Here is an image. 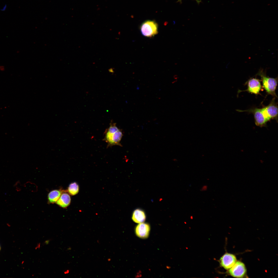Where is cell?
Listing matches in <instances>:
<instances>
[{
  "instance_id": "cell-1",
  "label": "cell",
  "mask_w": 278,
  "mask_h": 278,
  "mask_svg": "<svg viewBox=\"0 0 278 278\" xmlns=\"http://www.w3.org/2000/svg\"><path fill=\"white\" fill-rule=\"evenodd\" d=\"M257 75L261 77L262 88L267 94L277 98L275 91L277 84V77L276 78L269 77L267 76L266 72L262 68L260 69Z\"/></svg>"
},
{
  "instance_id": "cell-2",
  "label": "cell",
  "mask_w": 278,
  "mask_h": 278,
  "mask_svg": "<svg viewBox=\"0 0 278 278\" xmlns=\"http://www.w3.org/2000/svg\"><path fill=\"white\" fill-rule=\"evenodd\" d=\"M140 29L142 34L146 37H152L158 33V24L153 21H145L141 25Z\"/></svg>"
},
{
  "instance_id": "cell-3",
  "label": "cell",
  "mask_w": 278,
  "mask_h": 278,
  "mask_svg": "<svg viewBox=\"0 0 278 278\" xmlns=\"http://www.w3.org/2000/svg\"><path fill=\"white\" fill-rule=\"evenodd\" d=\"M275 99L274 97L268 105L262 108L264 115L268 121L271 119H274L277 121L278 106L275 101Z\"/></svg>"
},
{
  "instance_id": "cell-4",
  "label": "cell",
  "mask_w": 278,
  "mask_h": 278,
  "mask_svg": "<svg viewBox=\"0 0 278 278\" xmlns=\"http://www.w3.org/2000/svg\"><path fill=\"white\" fill-rule=\"evenodd\" d=\"M236 110L239 112H246L253 114L255 124L257 126L260 127L266 126L268 121L264 115L262 108H254L245 110Z\"/></svg>"
},
{
  "instance_id": "cell-5",
  "label": "cell",
  "mask_w": 278,
  "mask_h": 278,
  "mask_svg": "<svg viewBox=\"0 0 278 278\" xmlns=\"http://www.w3.org/2000/svg\"><path fill=\"white\" fill-rule=\"evenodd\" d=\"M260 82V80L255 77L250 78L245 84V85H247V89L243 91L239 90L238 92V94L241 92L247 91L256 95L260 94V92L262 91L263 89Z\"/></svg>"
},
{
  "instance_id": "cell-6",
  "label": "cell",
  "mask_w": 278,
  "mask_h": 278,
  "mask_svg": "<svg viewBox=\"0 0 278 278\" xmlns=\"http://www.w3.org/2000/svg\"><path fill=\"white\" fill-rule=\"evenodd\" d=\"M123 136L121 130L120 129L117 132L112 133L105 131L103 140L107 143L108 147L114 145L121 146L120 142Z\"/></svg>"
},
{
  "instance_id": "cell-7",
  "label": "cell",
  "mask_w": 278,
  "mask_h": 278,
  "mask_svg": "<svg viewBox=\"0 0 278 278\" xmlns=\"http://www.w3.org/2000/svg\"><path fill=\"white\" fill-rule=\"evenodd\" d=\"M246 272L245 264L239 261H237L229 270V273L231 276L238 278L243 277Z\"/></svg>"
},
{
  "instance_id": "cell-8",
  "label": "cell",
  "mask_w": 278,
  "mask_h": 278,
  "mask_svg": "<svg viewBox=\"0 0 278 278\" xmlns=\"http://www.w3.org/2000/svg\"><path fill=\"white\" fill-rule=\"evenodd\" d=\"M221 265L226 270L231 268L237 262L235 256L232 254L226 253L220 259Z\"/></svg>"
},
{
  "instance_id": "cell-9",
  "label": "cell",
  "mask_w": 278,
  "mask_h": 278,
  "mask_svg": "<svg viewBox=\"0 0 278 278\" xmlns=\"http://www.w3.org/2000/svg\"><path fill=\"white\" fill-rule=\"evenodd\" d=\"M150 230V225L147 223L143 222L139 223L135 228L136 235L142 238H147L149 234Z\"/></svg>"
},
{
  "instance_id": "cell-10",
  "label": "cell",
  "mask_w": 278,
  "mask_h": 278,
  "mask_svg": "<svg viewBox=\"0 0 278 278\" xmlns=\"http://www.w3.org/2000/svg\"><path fill=\"white\" fill-rule=\"evenodd\" d=\"M71 198L69 194L64 192L60 195L56 203L58 205L63 208H66L70 204Z\"/></svg>"
},
{
  "instance_id": "cell-11",
  "label": "cell",
  "mask_w": 278,
  "mask_h": 278,
  "mask_svg": "<svg viewBox=\"0 0 278 278\" xmlns=\"http://www.w3.org/2000/svg\"><path fill=\"white\" fill-rule=\"evenodd\" d=\"M146 218V215L144 211L139 209L135 210L133 212L132 219L133 221L137 223L143 222Z\"/></svg>"
},
{
  "instance_id": "cell-12",
  "label": "cell",
  "mask_w": 278,
  "mask_h": 278,
  "mask_svg": "<svg viewBox=\"0 0 278 278\" xmlns=\"http://www.w3.org/2000/svg\"><path fill=\"white\" fill-rule=\"evenodd\" d=\"M63 191L55 189L50 191L48 194V199L49 203L53 204L56 202L59 199Z\"/></svg>"
},
{
  "instance_id": "cell-13",
  "label": "cell",
  "mask_w": 278,
  "mask_h": 278,
  "mask_svg": "<svg viewBox=\"0 0 278 278\" xmlns=\"http://www.w3.org/2000/svg\"><path fill=\"white\" fill-rule=\"evenodd\" d=\"M79 187L78 184L76 182H74L70 184L67 189L68 193L72 195H74L79 192Z\"/></svg>"
},
{
  "instance_id": "cell-14",
  "label": "cell",
  "mask_w": 278,
  "mask_h": 278,
  "mask_svg": "<svg viewBox=\"0 0 278 278\" xmlns=\"http://www.w3.org/2000/svg\"><path fill=\"white\" fill-rule=\"evenodd\" d=\"M118 129L114 123L111 122L109 127L106 130V131L110 133H114L117 131Z\"/></svg>"
},
{
  "instance_id": "cell-15",
  "label": "cell",
  "mask_w": 278,
  "mask_h": 278,
  "mask_svg": "<svg viewBox=\"0 0 278 278\" xmlns=\"http://www.w3.org/2000/svg\"><path fill=\"white\" fill-rule=\"evenodd\" d=\"M40 247V243H39L37 244V246L35 247V249L36 250L37 249H39Z\"/></svg>"
},
{
  "instance_id": "cell-16",
  "label": "cell",
  "mask_w": 278,
  "mask_h": 278,
  "mask_svg": "<svg viewBox=\"0 0 278 278\" xmlns=\"http://www.w3.org/2000/svg\"><path fill=\"white\" fill-rule=\"evenodd\" d=\"M5 70V67L3 65H0V70L1 71H4Z\"/></svg>"
},
{
  "instance_id": "cell-17",
  "label": "cell",
  "mask_w": 278,
  "mask_h": 278,
  "mask_svg": "<svg viewBox=\"0 0 278 278\" xmlns=\"http://www.w3.org/2000/svg\"><path fill=\"white\" fill-rule=\"evenodd\" d=\"M50 241L49 240H47L45 241L44 243L46 245H48L49 244Z\"/></svg>"
},
{
  "instance_id": "cell-18",
  "label": "cell",
  "mask_w": 278,
  "mask_h": 278,
  "mask_svg": "<svg viewBox=\"0 0 278 278\" xmlns=\"http://www.w3.org/2000/svg\"><path fill=\"white\" fill-rule=\"evenodd\" d=\"M69 270H67L66 271H65L64 272V274H66L68 273H69Z\"/></svg>"
},
{
  "instance_id": "cell-19",
  "label": "cell",
  "mask_w": 278,
  "mask_h": 278,
  "mask_svg": "<svg viewBox=\"0 0 278 278\" xmlns=\"http://www.w3.org/2000/svg\"><path fill=\"white\" fill-rule=\"evenodd\" d=\"M6 5L5 6H4V7L1 10L2 11H4L5 10L6 8Z\"/></svg>"
},
{
  "instance_id": "cell-20",
  "label": "cell",
  "mask_w": 278,
  "mask_h": 278,
  "mask_svg": "<svg viewBox=\"0 0 278 278\" xmlns=\"http://www.w3.org/2000/svg\"><path fill=\"white\" fill-rule=\"evenodd\" d=\"M71 249V247H69L67 249L68 250H70Z\"/></svg>"
},
{
  "instance_id": "cell-21",
  "label": "cell",
  "mask_w": 278,
  "mask_h": 278,
  "mask_svg": "<svg viewBox=\"0 0 278 278\" xmlns=\"http://www.w3.org/2000/svg\"><path fill=\"white\" fill-rule=\"evenodd\" d=\"M110 259H108V260H109V261H110Z\"/></svg>"
},
{
  "instance_id": "cell-22",
  "label": "cell",
  "mask_w": 278,
  "mask_h": 278,
  "mask_svg": "<svg viewBox=\"0 0 278 278\" xmlns=\"http://www.w3.org/2000/svg\"></svg>"
},
{
  "instance_id": "cell-23",
  "label": "cell",
  "mask_w": 278,
  "mask_h": 278,
  "mask_svg": "<svg viewBox=\"0 0 278 278\" xmlns=\"http://www.w3.org/2000/svg\"></svg>"
}]
</instances>
